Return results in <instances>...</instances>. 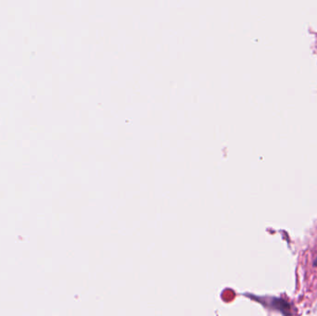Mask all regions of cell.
Segmentation results:
<instances>
[{
  "mask_svg": "<svg viewBox=\"0 0 317 316\" xmlns=\"http://www.w3.org/2000/svg\"><path fill=\"white\" fill-rule=\"evenodd\" d=\"M271 306L282 312L285 316L291 315V306L287 301L280 298H274L271 300Z\"/></svg>",
  "mask_w": 317,
  "mask_h": 316,
  "instance_id": "cell-1",
  "label": "cell"
},
{
  "mask_svg": "<svg viewBox=\"0 0 317 316\" xmlns=\"http://www.w3.org/2000/svg\"><path fill=\"white\" fill-rule=\"evenodd\" d=\"M317 261H315V262H316Z\"/></svg>",
  "mask_w": 317,
  "mask_h": 316,
  "instance_id": "cell-2",
  "label": "cell"
}]
</instances>
